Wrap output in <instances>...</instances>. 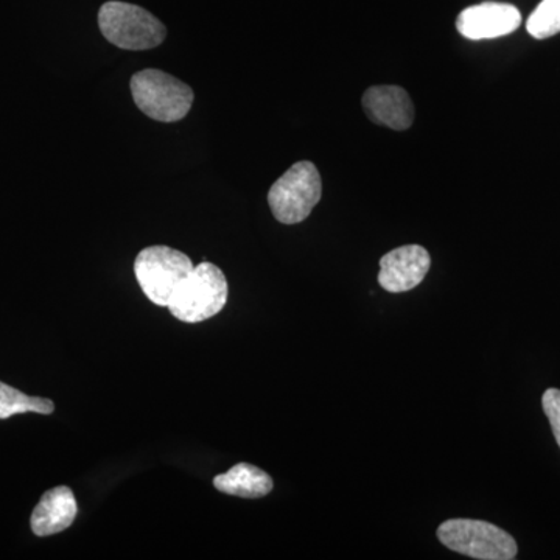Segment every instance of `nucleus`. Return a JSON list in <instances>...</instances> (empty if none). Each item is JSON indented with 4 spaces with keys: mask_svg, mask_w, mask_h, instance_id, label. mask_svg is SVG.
<instances>
[{
    "mask_svg": "<svg viewBox=\"0 0 560 560\" xmlns=\"http://www.w3.org/2000/svg\"><path fill=\"white\" fill-rule=\"evenodd\" d=\"M228 291L224 272L217 265L202 261L183 280L167 308L183 323H201L223 311Z\"/></svg>",
    "mask_w": 560,
    "mask_h": 560,
    "instance_id": "nucleus-1",
    "label": "nucleus"
},
{
    "mask_svg": "<svg viewBox=\"0 0 560 560\" xmlns=\"http://www.w3.org/2000/svg\"><path fill=\"white\" fill-rule=\"evenodd\" d=\"M98 25L103 36L124 50H150L161 46L167 28L156 16L132 3H103L98 11Z\"/></svg>",
    "mask_w": 560,
    "mask_h": 560,
    "instance_id": "nucleus-2",
    "label": "nucleus"
},
{
    "mask_svg": "<svg viewBox=\"0 0 560 560\" xmlns=\"http://www.w3.org/2000/svg\"><path fill=\"white\" fill-rule=\"evenodd\" d=\"M131 94L136 106L145 116L165 124L183 120L195 98L189 84L160 69H143L136 73L131 79Z\"/></svg>",
    "mask_w": 560,
    "mask_h": 560,
    "instance_id": "nucleus-3",
    "label": "nucleus"
},
{
    "mask_svg": "<svg viewBox=\"0 0 560 560\" xmlns=\"http://www.w3.org/2000/svg\"><path fill=\"white\" fill-rule=\"evenodd\" d=\"M441 544L448 550L480 560L517 558V541L506 530L489 522L452 518L438 528Z\"/></svg>",
    "mask_w": 560,
    "mask_h": 560,
    "instance_id": "nucleus-4",
    "label": "nucleus"
},
{
    "mask_svg": "<svg viewBox=\"0 0 560 560\" xmlns=\"http://www.w3.org/2000/svg\"><path fill=\"white\" fill-rule=\"evenodd\" d=\"M320 197L323 180L318 168L312 162L302 161L272 184L268 205L280 223L296 224L311 215Z\"/></svg>",
    "mask_w": 560,
    "mask_h": 560,
    "instance_id": "nucleus-5",
    "label": "nucleus"
},
{
    "mask_svg": "<svg viewBox=\"0 0 560 560\" xmlns=\"http://www.w3.org/2000/svg\"><path fill=\"white\" fill-rule=\"evenodd\" d=\"M194 267L190 257L180 250L156 245L140 250L135 261V275L143 294L153 304L167 307L173 294Z\"/></svg>",
    "mask_w": 560,
    "mask_h": 560,
    "instance_id": "nucleus-6",
    "label": "nucleus"
},
{
    "mask_svg": "<svg viewBox=\"0 0 560 560\" xmlns=\"http://www.w3.org/2000/svg\"><path fill=\"white\" fill-rule=\"evenodd\" d=\"M522 24V14L511 3L485 2L459 13L456 28L464 38L493 39L510 35Z\"/></svg>",
    "mask_w": 560,
    "mask_h": 560,
    "instance_id": "nucleus-7",
    "label": "nucleus"
},
{
    "mask_svg": "<svg viewBox=\"0 0 560 560\" xmlns=\"http://www.w3.org/2000/svg\"><path fill=\"white\" fill-rule=\"evenodd\" d=\"M430 267L431 257L423 246H400L382 257L378 283L389 293H405L425 279Z\"/></svg>",
    "mask_w": 560,
    "mask_h": 560,
    "instance_id": "nucleus-8",
    "label": "nucleus"
},
{
    "mask_svg": "<svg viewBox=\"0 0 560 560\" xmlns=\"http://www.w3.org/2000/svg\"><path fill=\"white\" fill-rule=\"evenodd\" d=\"M363 108L374 124L404 131L415 120V108L408 92L399 86H374L363 95Z\"/></svg>",
    "mask_w": 560,
    "mask_h": 560,
    "instance_id": "nucleus-9",
    "label": "nucleus"
},
{
    "mask_svg": "<svg viewBox=\"0 0 560 560\" xmlns=\"http://www.w3.org/2000/svg\"><path fill=\"white\" fill-rule=\"evenodd\" d=\"M77 512L79 506H77L75 495L68 486L47 490L32 514L33 534L47 537L62 533L75 522Z\"/></svg>",
    "mask_w": 560,
    "mask_h": 560,
    "instance_id": "nucleus-10",
    "label": "nucleus"
},
{
    "mask_svg": "<svg viewBox=\"0 0 560 560\" xmlns=\"http://www.w3.org/2000/svg\"><path fill=\"white\" fill-rule=\"evenodd\" d=\"M213 488L226 495L242 499H264L275 488V482L267 471L253 464H235L230 471L213 478Z\"/></svg>",
    "mask_w": 560,
    "mask_h": 560,
    "instance_id": "nucleus-11",
    "label": "nucleus"
},
{
    "mask_svg": "<svg viewBox=\"0 0 560 560\" xmlns=\"http://www.w3.org/2000/svg\"><path fill=\"white\" fill-rule=\"evenodd\" d=\"M55 411L54 401L43 397H31L13 386L0 382V419H9L14 415L24 412H38V415H51Z\"/></svg>",
    "mask_w": 560,
    "mask_h": 560,
    "instance_id": "nucleus-12",
    "label": "nucleus"
},
{
    "mask_svg": "<svg viewBox=\"0 0 560 560\" xmlns=\"http://www.w3.org/2000/svg\"><path fill=\"white\" fill-rule=\"evenodd\" d=\"M526 31L536 39H547L560 33V0H541L533 11Z\"/></svg>",
    "mask_w": 560,
    "mask_h": 560,
    "instance_id": "nucleus-13",
    "label": "nucleus"
},
{
    "mask_svg": "<svg viewBox=\"0 0 560 560\" xmlns=\"http://www.w3.org/2000/svg\"><path fill=\"white\" fill-rule=\"evenodd\" d=\"M541 407L550 420L552 433L560 447V389L550 388L545 390L541 397Z\"/></svg>",
    "mask_w": 560,
    "mask_h": 560,
    "instance_id": "nucleus-14",
    "label": "nucleus"
}]
</instances>
